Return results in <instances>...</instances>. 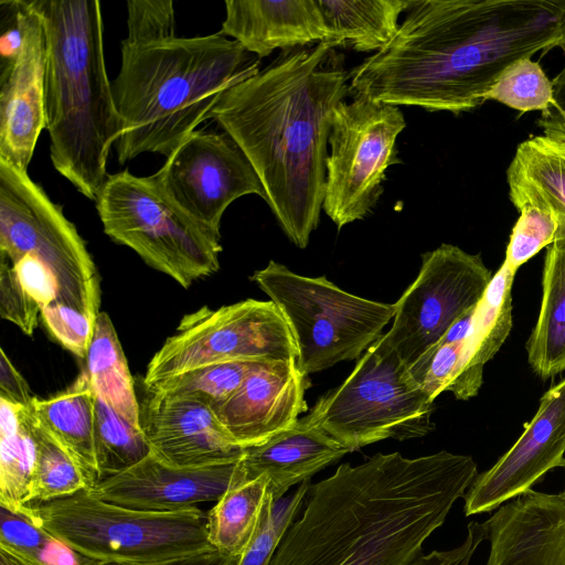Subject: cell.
Instances as JSON below:
<instances>
[{"instance_id":"f546056e","label":"cell","mask_w":565,"mask_h":565,"mask_svg":"<svg viewBox=\"0 0 565 565\" xmlns=\"http://www.w3.org/2000/svg\"><path fill=\"white\" fill-rule=\"evenodd\" d=\"M94 441L98 481L132 467L151 452L142 430L98 396L94 406Z\"/></svg>"},{"instance_id":"d4e9b609","label":"cell","mask_w":565,"mask_h":565,"mask_svg":"<svg viewBox=\"0 0 565 565\" xmlns=\"http://www.w3.org/2000/svg\"><path fill=\"white\" fill-rule=\"evenodd\" d=\"M238 465L239 461L230 487L206 514L210 544L237 558L254 541L262 524L265 507L273 497L269 480L265 475L244 480Z\"/></svg>"},{"instance_id":"6da1fadb","label":"cell","mask_w":565,"mask_h":565,"mask_svg":"<svg viewBox=\"0 0 565 565\" xmlns=\"http://www.w3.org/2000/svg\"><path fill=\"white\" fill-rule=\"evenodd\" d=\"M565 42V0H413L393 40L350 73V93L459 114L518 60Z\"/></svg>"},{"instance_id":"603a6c76","label":"cell","mask_w":565,"mask_h":565,"mask_svg":"<svg viewBox=\"0 0 565 565\" xmlns=\"http://www.w3.org/2000/svg\"><path fill=\"white\" fill-rule=\"evenodd\" d=\"M514 275L503 263L476 307L471 333L463 342L462 372L452 391L458 399L466 401L478 394L484 364L494 356L511 331Z\"/></svg>"},{"instance_id":"ba28073f","label":"cell","mask_w":565,"mask_h":565,"mask_svg":"<svg viewBox=\"0 0 565 565\" xmlns=\"http://www.w3.org/2000/svg\"><path fill=\"white\" fill-rule=\"evenodd\" d=\"M95 202L105 234L183 288L218 270L221 234L189 215L154 174H108Z\"/></svg>"},{"instance_id":"d6a6232c","label":"cell","mask_w":565,"mask_h":565,"mask_svg":"<svg viewBox=\"0 0 565 565\" xmlns=\"http://www.w3.org/2000/svg\"><path fill=\"white\" fill-rule=\"evenodd\" d=\"M553 81L539 62L524 57L509 65L486 94V102L497 100L521 113L544 111L553 99Z\"/></svg>"},{"instance_id":"30bf717a","label":"cell","mask_w":565,"mask_h":565,"mask_svg":"<svg viewBox=\"0 0 565 565\" xmlns=\"http://www.w3.org/2000/svg\"><path fill=\"white\" fill-rule=\"evenodd\" d=\"M433 402L381 335L311 412L327 433L354 451L384 439L426 436L434 428Z\"/></svg>"},{"instance_id":"4fadbf2b","label":"cell","mask_w":565,"mask_h":565,"mask_svg":"<svg viewBox=\"0 0 565 565\" xmlns=\"http://www.w3.org/2000/svg\"><path fill=\"white\" fill-rule=\"evenodd\" d=\"M491 278L480 255L458 246L441 244L424 253L416 279L393 305V323L382 339L409 367L478 306Z\"/></svg>"},{"instance_id":"ac0fdd59","label":"cell","mask_w":565,"mask_h":565,"mask_svg":"<svg viewBox=\"0 0 565 565\" xmlns=\"http://www.w3.org/2000/svg\"><path fill=\"white\" fill-rule=\"evenodd\" d=\"M238 461L175 467L150 452L138 463L98 481L88 490L100 500L129 509L178 511L217 501L230 487Z\"/></svg>"},{"instance_id":"3957f363","label":"cell","mask_w":565,"mask_h":565,"mask_svg":"<svg viewBox=\"0 0 565 565\" xmlns=\"http://www.w3.org/2000/svg\"><path fill=\"white\" fill-rule=\"evenodd\" d=\"M338 46L324 41L282 51L228 88L211 114L252 163L266 203L300 248L320 221L333 113L350 93V74L324 66Z\"/></svg>"},{"instance_id":"e0dca14e","label":"cell","mask_w":565,"mask_h":565,"mask_svg":"<svg viewBox=\"0 0 565 565\" xmlns=\"http://www.w3.org/2000/svg\"><path fill=\"white\" fill-rule=\"evenodd\" d=\"M141 428L150 451L175 467L237 461L242 448L207 404L195 398L148 392Z\"/></svg>"},{"instance_id":"83f0119b","label":"cell","mask_w":565,"mask_h":565,"mask_svg":"<svg viewBox=\"0 0 565 565\" xmlns=\"http://www.w3.org/2000/svg\"><path fill=\"white\" fill-rule=\"evenodd\" d=\"M332 41L358 52H379L395 36L402 12L412 1L319 0Z\"/></svg>"},{"instance_id":"277c9868","label":"cell","mask_w":565,"mask_h":565,"mask_svg":"<svg viewBox=\"0 0 565 565\" xmlns=\"http://www.w3.org/2000/svg\"><path fill=\"white\" fill-rule=\"evenodd\" d=\"M259 62L222 33L143 44L121 42L111 93L121 122L120 164L145 152L169 157L207 119L221 96Z\"/></svg>"},{"instance_id":"d6986e66","label":"cell","mask_w":565,"mask_h":565,"mask_svg":"<svg viewBox=\"0 0 565 565\" xmlns=\"http://www.w3.org/2000/svg\"><path fill=\"white\" fill-rule=\"evenodd\" d=\"M307 385L296 361L264 362L213 411L231 437L249 448L298 422L308 409Z\"/></svg>"},{"instance_id":"8992f818","label":"cell","mask_w":565,"mask_h":565,"mask_svg":"<svg viewBox=\"0 0 565 565\" xmlns=\"http://www.w3.org/2000/svg\"><path fill=\"white\" fill-rule=\"evenodd\" d=\"M30 254L57 285L53 310L41 316L52 337L85 359L99 313L97 268L61 205L28 174L0 160V255Z\"/></svg>"},{"instance_id":"e575fe53","label":"cell","mask_w":565,"mask_h":565,"mask_svg":"<svg viewBox=\"0 0 565 565\" xmlns=\"http://www.w3.org/2000/svg\"><path fill=\"white\" fill-rule=\"evenodd\" d=\"M512 228L504 264L514 273L542 248L551 245L557 232V220L547 210L523 206Z\"/></svg>"},{"instance_id":"8fae6325","label":"cell","mask_w":565,"mask_h":565,"mask_svg":"<svg viewBox=\"0 0 565 565\" xmlns=\"http://www.w3.org/2000/svg\"><path fill=\"white\" fill-rule=\"evenodd\" d=\"M226 361H297L291 331L273 301L246 299L182 318L148 364L146 388L168 377Z\"/></svg>"},{"instance_id":"cb8c5ba5","label":"cell","mask_w":565,"mask_h":565,"mask_svg":"<svg viewBox=\"0 0 565 565\" xmlns=\"http://www.w3.org/2000/svg\"><path fill=\"white\" fill-rule=\"evenodd\" d=\"M95 393L86 371L60 394L45 399L34 397L33 412L44 428L74 459L88 489L98 482L94 441Z\"/></svg>"},{"instance_id":"ffe728a7","label":"cell","mask_w":565,"mask_h":565,"mask_svg":"<svg viewBox=\"0 0 565 565\" xmlns=\"http://www.w3.org/2000/svg\"><path fill=\"white\" fill-rule=\"evenodd\" d=\"M220 33L258 58L332 41L317 1L226 0Z\"/></svg>"},{"instance_id":"f35d334b","label":"cell","mask_w":565,"mask_h":565,"mask_svg":"<svg viewBox=\"0 0 565 565\" xmlns=\"http://www.w3.org/2000/svg\"><path fill=\"white\" fill-rule=\"evenodd\" d=\"M486 540L482 523L470 522L463 541L449 550L419 553L408 565H470L477 548Z\"/></svg>"},{"instance_id":"ab89813d","label":"cell","mask_w":565,"mask_h":565,"mask_svg":"<svg viewBox=\"0 0 565 565\" xmlns=\"http://www.w3.org/2000/svg\"><path fill=\"white\" fill-rule=\"evenodd\" d=\"M565 54V42L559 46ZM553 99L537 125L545 136L565 141V65L553 79Z\"/></svg>"},{"instance_id":"836d02e7","label":"cell","mask_w":565,"mask_h":565,"mask_svg":"<svg viewBox=\"0 0 565 565\" xmlns=\"http://www.w3.org/2000/svg\"><path fill=\"white\" fill-rule=\"evenodd\" d=\"M310 484V480L302 482L290 497L277 502L269 498L260 527L236 565L267 564L284 532L300 513Z\"/></svg>"},{"instance_id":"484cf974","label":"cell","mask_w":565,"mask_h":565,"mask_svg":"<svg viewBox=\"0 0 565 565\" xmlns=\"http://www.w3.org/2000/svg\"><path fill=\"white\" fill-rule=\"evenodd\" d=\"M526 350L541 377L565 371V235H556L547 249L541 310Z\"/></svg>"},{"instance_id":"4dcf8cb0","label":"cell","mask_w":565,"mask_h":565,"mask_svg":"<svg viewBox=\"0 0 565 565\" xmlns=\"http://www.w3.org/2000/svg\"><path fill=\"white\" fill-rule=\"evenodd\" d=\"M33 434L36 443V461L31 504L45 503L88 490L87 481L74 459L44 428L35 414Z\"/></svg>"},{"instance_id":"74e56055","label":"cell","mask_w":565,"mask_h":565,"mask_svg":"<svg viewBox=\"0 0 565 565\" xmlns=\"http://www.w3.org/2000/svg\"><path fill=\"white\" fill-rule=\"evenodd\" d=\"M0 315L31 335L38 324L41 308L29 296L9 263H0Z\"/></svg>"},{"instance_id":"7bdbcfd3","label":"cell","mask_w":565,"mask_h":565,"mask_svg":"<svg viewBox=\"0 0 565 565\" xmlns=\"http://www.w3.org/2000/svg\"><path fill=\"white\" fill-rule=\"evenodd\" d=\"M0 565H47L9 543L0 541Z\"/></svg>"},{"instance_id":"1f68e13d","label":"cell","mask_w":565,"mask_h":565,"mask_svg":"<svg viewBox=\"0 0 565 565\" xmlns=\"http://www.w3.org/2000/svg\"><path fill=\"white\" fill-rule=\"evenodd\" d=\"M263 363L260 361H226L209 364L168 377L146 390L195 398L213 409L230 398L248 374Z\"/></svg>"},{"instance_id":"5bb4252c","label":"cell","mask_w":565,"mask_h":565,"mask_svg":"<svg viewBox=\"0 0 565 565\" xmlns=\"http://www.w3.org/2000/svg\"><path fill=\"white\" fill-rule=\"evenodd\" d=\"M154 175L189 215L217 234L225 210L235 200L256 194L266 201L252 163L223 130H195Z\"/></svg>"},{"instance_id":"7c38bea8","label":"cell","mask_w":565,"mask_h":565,"mask_svg":"<svg viewBox=\"0 0 565 565\" xmlns=\"http://www.w3.org/2000/svg\"><path fill=\"white\" fill-rule=\"evenodd\" d=\"M405 127L399 107L361 95L334 109L322 209L339 230L375 207L388 167L401 162L395 145Z\"/></svg>"},{"instance_id":"d590c367","label":"cell","mask_w":565,"mask_h":565,"mask_svg":"<svg viewBox=\"0 0 565 565\" xmlns=\"http://www.w3.org/2000/svg\"><path fill=\"white\" fill-rule=\"evenodd\" d=\"M462 351L463 342L440 340L408 367L431 401L445 391H454L462 372Z\"/></svg>"},{"instance_id":"ee69618b","label":"cell","mask_w":565,"mask_h":565,"mask_svg":"<svg viewBox=\"0 0 565 565\" xmlns=\"http://www.w3.org/2000/svg\"><path fill=\"white\" fill-rule=\"evenodd\" d=\"M564 469H565V467H564ZM563 492L565 493V489H564V491H563Z\"/></svg>"},{"instance_id":"9a60e30c","label":"cell","mask_w":565,"mask_h":565,"mask_svg":"<svg viewBox=\"0 0 565 565\" xmlns=\"http://www.w3.org/2000/svg\"><path fill=\"white\" fill-rule=\"evenodd\" d=\"M565 379L550 388L516 443L463 495L467 516L490 512L532 489L547 471L565 467Z\"/></svg>"},{"instance_id":"7a4b0ae2","label":"cell","mask_w":565,"mask_h":565,"mask_svg":"<svg viewBox=\"0 0 565 565\" xmlns=\"http://www.w3.org/2000/svg\"><path fill=\"white\" fill-rule=\"evenodd\" d=\"M470 456L376 454L310 484L266 565H408L477 477Z\"/></svg>"},{"instance_id":"52a82bcc","label":"cell","mask_w":565,"mask_h":565,"mask_svg":"<svg viewBox=\"0 0 565 565\" xmlns=\"http://www.w3.org/2000/svg\"><path fill=\"white\" fill-rule=\"evenodd\" d=\"M23 515L76 555L93 561L157 562L213 547L206 514L198 507L140 511L82 490L31 504Z\"/></svg>"},{"instance_id":"5b68a950","label":"cell","mask_w":565,"mask_h":565,"mask_svg":"<svg viewBox=\"0 0 565 565\" xmlns=\"http://www.w3.org/2000/svg\"><path fill=\"white\" fill-rule=\"evenodd\" d=\"M46 38L45 129L55 170L96 201L108 177L110 147L121 135L104 55L97 0H29Z\"/></svg>"},{"instance_id":"7402d4cb","label":"cell","mask_w":565,"mask_h":565,"mask_svg":"<svg viewBox=\"0 0 565 565\" xmlns=\"http://www.w3.org/2000/svg\"><path fill=\"white\" fill-rule=\"evenodd\" d=\"M509 198L516 210L535 206L557 220L565 235V141L535 136L521 142L507 170Z\"/></svg>"},{"instance_id":"4316f807","label":"cell","mask_w":565,"mask_h":565,"mask_svg":"<svg viewBox=\"0 0 565 565\" xmlns=\"http://www.w3.org/2000/svg\"><path fill=\"white\" fill-rule=\"evenodd\" d=\"M32 405L0 398V507L23 514L31 505L36 461Z\"/></svg>"},{"instance_id":"2e32d148","label":"cell","mask_w":565,"mask_h":565,"mask_svg":"<svg viewBox=\"0 0 565 565\" xmlns=\"http://www.w3.org/2000/svg\"><path fill=\"white\" fill-rule=\"evenodd\" d=\"M23 40L18 57L1 66L0 160L28 171L45 128L44 81L46 38L39 13L20 0Z\"/></svg>"},{"instance_id":"8d00e7d4","label":"cell","mask_w":565,"mask_h":565,"mask_svg":"<svg viewBox=\"0 0 565 565\" xmlns=\"http://www.w3.org/2000/svg\"><path fill=\"white\" fill-rule=\"evenodd\" d=\"M129 44H143L175 38V19L171 0L127 1Z\"/></svg>"},{"instance_id":"44dd1931","label":"cell","mask_w":565,"mask_h":565,"mask_svg":"<svg viewBox=\"0 0 565 565\" xmlns=\"http://www.w3.org/2000/svg\"><path fill=\"white\" fill-rule=\"evenodd\" d=\"M348 452L351 450L327 433L310 411L290 428L245 448L239 473L244 480L265 475L277 502L292 486L310 480Z\"/></svg>"},{"instance_id":"b9f144b4","label":"cell","mask_w":565,"mask_h":565,"mask_svg":"<svg viewBox=\"0 0 565 565\" xmlns=\"http://www.w3.org/2000/svg\"><path fill=\"white\" fill-rule=\"evenodd\" d=\"M0 398L19 406H31L34 396L31 395L26 381L13 366L3 349L0 350Z\"/></svg>"},{"instance_id":"60d3db41","label":"cell","mask_w":565,"mask_h":565,"mask_svg":"<svg viewBox=\"0 0 565 565\" xmlns=\"http://www.w3.org/2000/svg\"><path fill=\"white\" fill-rule=\"evenodd\" d=\"M81 565H236L238 559L222 551L211 547L196 553L157 562H102L81 557Z\"/></svg>"},{"instance_id":"f1b7e54d","label":"cell","mask_w":565,"mask_h":565,"mask_svg":"<svg viewBox=\"0 0 565 565\" xmlns=\"http://www.w3.org/2000/svg\"><path fill=\"white\" fill-rule=\"evenodd\" d=\"M86 362L85 371L95 395L130 425L142 430L134 380L115 327L106 312L97 316Z\"/></svg>"},{"instance_id":"9c48e42d","label":"cell","mask_w":565,"mask_h":565,"mask_svg":"<svg viewBox=\"0 0 565 565\" xmlns=\"http://www.w3.org/2000/svg\"><path fill=\"white\" fill-rule=\"evenodd\" d=\"M285 318L305 375L358 359L393 319V305L342 290L322 277H306L270 260L250 277Z\"/></svg>"}]
</instances>
